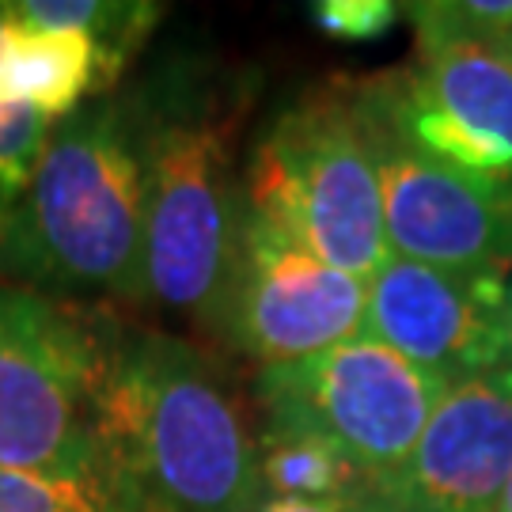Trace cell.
<instances>
[{
  "instance_id": "obj_1",
  "label": "cell",
  "mask_w": 512,
  "mask_h": 512,
  "mask_svg": "<svg viewBox=\"0 0 512 512\" xmlns=\"http://www.w3.org/2000/svg\"><path fill=\"white\" fill-rule=\"evenodd\" d=\"M107 512H251L262 497L255 437L220 365L179 334L110 323L99 384Z\"/></svg>"
},
{
  "instance_id": "obj_2",
  "label": "cell",
  "mask_w": 512,
  "mask_h": 512,
  "mask_svg": "<svg viewBox=\"0 0 512 512\" xmlns=\"http://www.w3.org/2000/svg\"><path fill=\"white\" fill-rule=\"evenodd\" d=\"M145 183V300L220 342L236 270L247 95L228 76L175 65L129 92Z\"/></svg>"
},
{
  "instance_id": "obj_3",
  "label": "cell",
  "mask_w": 512,
  "mask_h": 512,
  "mask_svg": "<svg viewBox=\"0 0 512 512\" xmlns=\"http://www.w3.org/2000/svg\"><path fill=\"white\" fill-rule=\"evenodd\" d=\"M0 281L57 300H145V183L126 95L57 118L0 243Z\"/></svg>"
},
{
  "instance_id": "obj_4",
  "label": "cell",
  "mask_w": 512,
  "mask_h": 512,
  "mask_svg": "<svg viewBox=\"0 0 512 512\" xmlns=\"http://www.w3.org/2000/svg\"><path fill=\"white\" fill-rule=\"evenodd\" d=\"M243 205L334 270L365 285L380 274L391 258L384 198L349 80L315 88L266 126L243 171Z\"/></svg>"
},
{
  "instance_id": "obj_5",
  "label": "cell",
  "mask_w": 512,
  "mask_h": 512,
  "mask_svg": "<svg viewBox=\"0 0 512 512\" xmlns=\"http://www.w3.org/2000/svg\"><path fill=\"white\" fill-rule=\"evenodd\" d=\"M110 315L0 281V471L99 478Z\"/></svg>"
},
{
  "instance_id": "obj_6",
  "label": "cell",
  "mask_w": 512,
  "mask_h": 512,
  "mask_svg": "<svg viewBox=\"0 0 512 512\" xmlns=\"http://www.w3.org/2000/svg\"><path fill=\"white\" fill-rule=\"evenodd\" d=\"M444 391L448 384L372 334L293 365L258 368L255 380L266 425L334 444L372 486L414 456Z\"/></svg>"
},
{
  "instance_id": "obj_7",
  "label": "cell",
  "mask_w": 512,
  "mask_h": 512,
  "mask_svg": "<svg viewBox=\"0 0 512 512\" xmlns=\"http://www.w3.org/2000/svg\"><path fill=\"white\" fill-rule=\"evenodd\" d=\"M349 95L380 175L391 255L448 270H509L512 186L475 179L429 160L391 122L372 80H349Z\"/></svg>"
},
{
  "instance_id": "obj_8",
  "label": "cell",
  "mask_w": 512,
  "mask_h": 512,
  "mask_svg": "<svg viewBox=\"0 0 512 512\" xmlns=\"http://www.w3.org/2000/svg\"><path fill=\"white\" fill-rule=\"evenodd\" d=\"M368 285L243 205L224 342L258 368L293 365L365 334Z\"/></svg>"
},
{
  "instance_id": "obj_9",
  "label": "cell",
  "mask_w": 512,
  "mask_h": 512,
  "mask_svg": "<svg viewBox=\"0 0 512 512\" xmlns=\"http://www.w3.org/2000/svg\"><path fill=\"white\" fill-rule=\"evenodd\" d=\"M509 270H448L391 255L368 281L365 334L456 387L512 365Z\"/></svg>"
},
{
  "instance_id": "obj_10",
  "label": "cell",
  "mask_w": 512,
  "mask_h": 512,
  "mask_svg": "<svg viewBox=\"0 0 512 512\" xmlns=\"http://www.w3.org/2000/svg\"><path fill=\"white\" fill-rule=\"evenodd\" d=\"M512 475V365L448 387L414 456L353 512H497Z\"/></svg>"
},
{
  "instance_id": "obj_11",
  "label": "cell",
  "mask_w": 512,
  "mask_h": 512,
  "mask_svg": "<svg viewBox=\"0 0 512 512\" xmlns=\"http://www.w3.org/2000/svg\"><path fill=\"white\" fill-rule=\"evenodd\" d=\"M403 12L418 31L414 65L399 69L406 88L497 152L512 179V61L490 42L444 27L429 4Z\"/></svg>"
},
{
  "instance_id": "obj_12",
  "label": "cell",
  "mask_w": 512,
  "mask_h": 512,
  "mask_svg": "<svg viewBox=\"0 0 512 512\" xmlns=\"http://www.w3.org/2000/svg\"><path fill=\"white\" fill-rule=\"evenodd\" d=\"M114 80L103 46L88 31L27 27L0 4V107L35 110L54 122L92 95H107Z\"/></svg>"
},
{
  "instance_id": "obj_13",
  "label": "cell",
  "mask_w": 512,
  "mask_h": 512,
  "mask_svg": "<svg viewBox=\"0 0 512 512\" xmlns=\"http://www.w3.org/2000/svg\"><path fill=\"white\" fill-rule=\"evenodd\" d=\"M258 452V482L262 494L289 497V501H315V505H338L353 512L372 490V478L327 440L262 425L255 440Z\"/></svg>"
},
{
  "instance_id": "obj_14",
  "label": "cell",
  "mask_w": 512,
  "mask_h": 512,
  "mask_svg": "<svg viewBox=\"0 0 512 512\" xmlns=\"http://www.w3.org/2000/svg\"><path fill=\"white\" fill-rule=\"evenodd\" d=\"M4 12L27 27L88 31L103 46L114 76H122L129 57L137 54V46L160 19L156 4H107V0H23V4H4Z\"/></svg>"
},
{
  "instance_id": "obj_15",
  "label": "cell",
  "mask_w": 512,
  "mask_h": 512,
  "mask_svg": "<svg viewBox=\"0 0 512 512\" xmlns=\"http://www.w3.org/2000/svg\"><path fill=\"white\" fill-rule=\"evenodd\" d=\"M50 129L54 122L46 114L0 107V243L8 236V224L31 186Z\"/></svg>"
},
{
  "instance_id": "obj_16",
  "label": "cell",
  "mask_w": 512,
  "mask_h": 512,
  "mask_svg": "<svg viewBox=\"0 0 512 512\" xmlns=\"http://www.w3.org/2000/svg\"><path fill=\"white\" fill-rule=\"evenodd\" d=\"M0 512H107V494L99 478L0 471Z\"/></svg>"
},
{
  "instance_id": "obj_17",
  "label": "cell",
  "mask_w": 512,
  "mask_h": 512,
  "mask_svg": "<svg viewBox=\"0 0 512 512\" xmlns=\"http://www.w3.org/2000/svg\"><path fill=\"white\" fill-rule=\"evenodd\" d=\"M399 16H403V8L391 0H319V4H311L315 27L338 42H372L384 31H391V23Z\"/></svg>"
},
{
  "instance_id": "obj_18",
  "label": "cell",
  "mask_w": 512,
  "mask_h": 512,
  "mask_svg": "<svg viewBox=\"0 0 512 512\" xmlns=\"http://www.w3.org/2000/svg\"><path fill=\"white\" fill-rule=\"evenodd\" d=\"M251 512H342L338 505H315V501H289V497L262 494Z\"/></svg>"
},
{
  "instance_id": "obj_19",
  "label": "cell",
  "mask_w": 512,
  "mask_h": 512,
  "mask_svg": "<svg viewBox=\"0 0 512 512\" xmlns=\"http://www.w3.org/2000/svg\"><path fill=\"white\" fill-rule=\"evenodd\" d=\"M497 512H512V475H509V482H505V494H501V505H497Z\"/></svg>"
},
{
  "instance_id": "obj_20",
  "label": "cell",
  "mask_w": 512,
  "mask_h": 512,
  "mask_svg": "<svg viewBox=\"0 0 512 512\" xmlns=\"http://www.w3.org/2000/svg\"><path fill=\"white\" fill-rule=\"evenodd\" d=\"M494 46H497V50H501V54H505V57H509V61H512V35H505V38H501V42H494Z\"/></svg>"
},
{
  "instance_id": "obj_21",
  "label": "cell",
  "mask_w": 512,
  "mask_h": 512,
  "mask_svg": "<svg viewBox=\"0 0 512 512\" xmlns=\"http://www.w3.org/2000/svg\"><path fill=\"white\" fill-rule=\"evenodd\" d=\"M509 323H512V289H509Z\"/></svg>"
}]
</instances>
